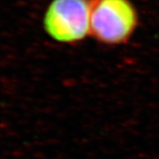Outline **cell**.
Returning a JSON list of instances; mask_svg holds the SVG:
<instances>
[{
	"instance_id": "1",
	"label": "cell",
	"mask_w": 159,
	"mask_h": 159,
	"mask_svg": "<svg viewBox=\"0 0 159 159\" xmlns=\"http://www.w3.org/2000/svg\"><path fill=\"white\" fill-rule=\"evenodd\" d=\"M138 23V11L131 0H91L90 36L100 43L124 44Z\"/></svg>"
},
{
	"instance_id": "2",
	"label": "cell",
	"mask_w": 159,
	"mask_h": 159,
	"mask_svg": "<svg viewBox=\"0 0 159 159\" xmlns=\"http://www.w3.org/2000/svg\"><path fill=\"white\" fill-rule=\"evenodd\" d=\"M91 0H52L43 15V29L51 39L74 44L90 35Z\"/></svg>"
}]
</instances>
